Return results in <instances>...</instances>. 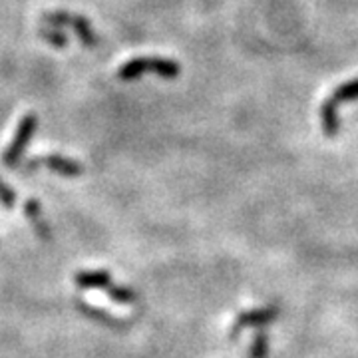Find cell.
<instances>
[{"mask_svg":"<svg viewBox=\"0 0 358 358\" xmlns=\"http://www.w3.org/2000/svg\"><path fill=\"white\" fill-rule=\"evenodd\" d=\"M28 167L30 169L46 167L48 171L56 173V176H62V178H80V176H84V166L80 162L60 154H48L34 157V159L28 162Z\"/></svg>","mask_w":358,"mask_h":358,"instance_id":"277c9868","label":"cell"},{"mask_svg":"<svg viewBox=\"0 0 358 358\" xmlns=\"http://www.w3.org/2000/svg\"><path fill=\"white\" fill-rule=\"evenodd\" d=\"M74 305H76L78 313H80L82 317H86V319L92 320V322H96V324H102L106 329L120 331V329H126V324H128L126 320L117 319L112 313H108L106 308L96 307V305H92L88 301H84V299H76Z\"/></svg>","mask_w":358,"mask_h":358,"instance_id":"8992f818","label":"cell"},{"mask_svg":"<svg viewBox=\"0 0 358 358\" xmlns=\"http://www.w3.org/2000/svg\"><path fill=\"white\" fill-rule=\"evenodd\" d=\"M38 36L44 40V42H48L50 46H54V48H66V46H68L66 34L60 28H56V26H40Z\"/></svg>","mask_w":358,"mask_h":358,"instance_id":"8fae6325","label":"cell"},{"mask_svg":"<svg viewBox=\"0 0 358 358\" xmlns=\"http://www.w3.org/2000/svg\"><path fill=\"white\" fill-rule=\"evenodd\" d=\"M42 20H44L46 24L56 26V28H60V26L72 28L84 46L94 48V46H98V44H100V38H98L96 30L92 28V22H90L88 18L80 16V14H74V13L70 14V13H64V10H56V13L44 14V16H42Z\"/></svg>","mask_w":358,"mask_h":358,"instance_id":"3957f363","label":"cell"},{"mask_svg":"<svg viewBox=\"0 0 358 358\" xmlns=\"http://www.w3.org/2000/svg\"><path fill=\"white\" fill-rule=\"evenodd\" d=\"M281 310L277 307H261L253 308V310H245L241 313L229 331V338H237L239 334L247 331V329H255V327H267L273 320L279 319Z\"/></svg>","mask_w":358,"mask_h":358,"instance_id":"5b68a950","label":"cell"},{"mask_svg":"<svg viewBox=\"0 0 358 358\" xmlns=\"http://www.w3.org/2000/svg\"><path fill=\"white\" fill-rule=\"evenodd\" d=\"M106 293L117 305H136L140 301V294L126 285H112Z\"/></svg>","mask_w":358,"mask_h":358,"instance_id":"30bf717a","label":"cell"},{"mask_svg":"<svg viewBox=\"0 0 358 358\" xmlns=\"http://www.w3.org/2000/svg\"><path fill=\"white\" fill-rule=\"evenodd\" d=\"M268 355V336L265 331H259L249 346V358H267Z\"/></svg>","mask_w":358,"mask_h":358,"instance_id":"4fadbf2b","label":"cell"},{"mask_svg":"<svg viewBox=\"0 0 358 358\" xmlns=\"http://www.w3.org/2000/svg\"><path fill=\"white\" fill-rule=\"evenodd\" d=\"M333 100L336 103L350 102V100H358V78L357 80H350L346 84H341L338 88L334 90Z\"/></svg>","mask_w":358,"mask_h":358,"instance_id":"7c38bea8","label":"cell"},{"mask_svg":"<svg viewBox=\"0 0 358 358\" xmlns=\"http://www.w3.org/2000/svg\"><path fill=\"white\" fill-rule=\"evenodd\" d=\"M24 215L28 219V223L32 225V229L36 231V235L42 237V239H50L52 233H50V225H48V221L44 219V213H42V205L36 197H30V199H26L24 203Z\"/></svg>","mask_w":358,"mask_h":358,"instance_id":"ba28073f","label":"cell"},{"mask_svg":"<svg viewBox=\"0 0 358 358\" xmlns=\"http://www.w3.org/2000/svg\"><path fill=\"white\" fill-rule=\"evenodd\" d=\"M181 68L176 60L169 58H134L128 60L126 64L117 70V78L124 82H131L138 80L143 74H157V76L166 78V80H173L179 76Z\"/></svg>","mask_w":358,"mask_h":358,"instance_id":"6da1fadb","label":"cell"},{"mask_svg":"<svg viewBox=\"0 0 358 358\" xmlns=\"http://www.w3.org/2000/svg\"><path fill=\"white\" fill-rule=\"evenodd\" d=\"M74 282L78 289L84 291H108L114 285V279L108 271L94 268V271H78Z\"/></svg>","mask_w":358,"mask_h":358,"instance_id":"52a82bcc","label":"cell"},{"mask_svg":"<svg viewBox=\"0 0 358 358\" xmlns=\"http://www.w3.org/2000/svg\"><path fill=\"white\" fill-rule=\"evenodd\" d=\"M36 126H38V117H36V114L30 112V114H24L20 117L13 141H10V143L4 148V152H2V164H4V166L14 169V167L20 164L26 148H28V143H30L34 131H36Z\"/></svg>","mask_w":358,"mask_h":358,"instance_id":"7a4b0ae2","label":"cell"},{"mask_svg":"<svg viewBox=\"0 0 358 358\" xmlns=\"http://www.w3.org/2000/svg\"><path fill=\"white\" fill-rule=\"evenodd\" d=\"M336 106L338 103L334 102L333 98L327 100L320 108V124H322V131L329 136V138H334L341 129V122H338V114H336Z\"/></svg>","mask_w":358,"mask_h":358,"instance_id":"9c48e42d","label":"cell"},{"mask_svg":"<svg viewBox=\"0 0 358 358\" xmlns=\"http://www.w3.org/2000/svg\"><path fill=\"white\" fill-rule=\"evenodd\" d=\"M0 203L6 209H13L16 205V192L2 178H0Z\"/></svg>","mask_w":358,"mask_h":358,"instance_id":"5bb4252c","label":"cell"}]
</instances>
